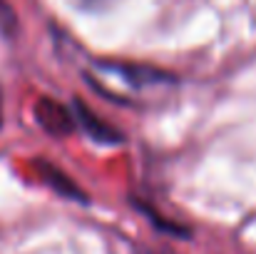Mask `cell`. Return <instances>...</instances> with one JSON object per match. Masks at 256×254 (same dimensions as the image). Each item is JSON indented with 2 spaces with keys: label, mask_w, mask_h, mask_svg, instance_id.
Segmentation results:
<instances>
[{
  "label": "cell",
  "mask_w": 256,
  "mask_h": 254,
  "mask_svg": "<svg viewBox=\"0 0 256 254\" xmlns=\"http://www.w3.org/2000/svg\"><path fill=\"white\" fill-rule=\"evenodd\" d=\"M78 5H82L87 10H100V8H104V5H110L112 0H75Z\"/></svg>",
  "instance_id": "cell-2"
},
{
  "label": "cell",
  "mask_w": 256,
  "mask_h": 254,
  "mask_svg": "<svg viewBox=\"0 0 256 254\" xmlns=\"http://www.w3.org/2000/svg\"><path fill=\"white\" fill-rule=\"evenodd\" d=\"M38 117H40V122L45 125V130H50V132H55V135H62V132H68V130L72 127L70 112H68L62 105L52 102V100H42V102L38 105Z\"/></svg>",
  "instance_id": "cell-1"
}]
</instances>
